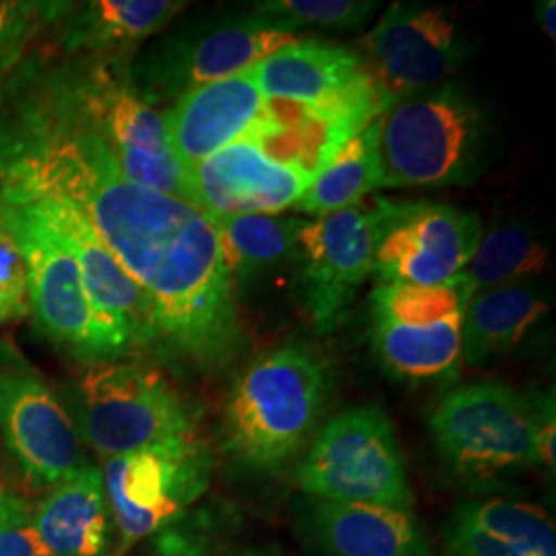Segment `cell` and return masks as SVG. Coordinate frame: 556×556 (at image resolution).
<instances>
[{"label": "cell", "mask_w": 556, "mask_h": 556, "mask_svg": "<svg viewBox=\"0 0 556 556\" xmlns=\"http://www.w3.org/2000/svg\"><path fill=\"white\" fill-rule=\"evenodd\" d=\"M0 188L79 208L149 299V355L211 374L248 349L215 225L192 202L124 178L29 56L0 79Z\"/></svg>", "instance_id": "cell-1"}, {"label": "cell", "mask_w": 556, "mask_h": 556, "mask_svg": "<svg viewBox=\"0 0 556 556\" xmlns=\"http://www.w3.org/2000/svg\"><path fill=\"white\" fill-rule=\"evenodd\" d=\"M36 71L62 103L112 151L132 184L188 200L186 169L167 139L163 112L140 100L128 62L80 54H31Z\"/></svg>", "instance_id": "cell-2"}, {"label": "cell", "mask_w": 556, "mask_h": 556, "mask_svg": "<svg viewBox=\"0 0 556 556\" xmlns=\"http://www.w3.org/2000/svg\"><path fill=\"white\" fill-rule=\"evenodd\" d=\"M491 157V116L457 83L396 100L378 118L381 188L466 186L484 174Z\"/></svg>", "instance_id": "cell-3"}, {"label": "cell", "mask_w": 556, "mask_h": 556, "mask_svg": "<svg viewBox=\"0 0 556 556\" xmlns=\"http://www.w3.org/2000/svg\"><path fill=\"white\" fill-rule=\"evenodd\" d=\"M330 392L328 369L303 344H285L252 361L223 410V447L248 470L273 472L314 433Z\"/></svg>", "instance_id": "cell-4"}, {"label": "cell", "mask_w": 556, "mask_h": 556, "mask_svg": "<svg viewBox=\"0 0 556 556\" xmlns=\"http://www.w3.org/2000/svg\"><path fill=\"white\" fill-rule=\"evenodd\" d=\"M295 41L298 34L254 11L200 17L142 46L128 62V75L140 100L155 110L169 108L200 85L239 75Z\"/></svg>", "instance_id": "cell-5"}, {"label": "cell", "mask_w": 556, "mask_h": 556, "mask_svg": "<svg viewBox=\"0 0 556 556\" xmlns=\"http://www.w3.org/2000/svg\"><path fill=\"white\" fill-rule=\"evenodd\" d=\"M77 406L79 435L105 459L199 439L178 390L142 363L89 365L77 381Z\"/></svg>", "instance_id": "cell-6"}, {"label": "cell", "mask_w": 556, "mask_h": 556, "mask_svg": "<svg viewBox=\"0 0 556 556\" xmlns=\"http://www.w3.org/2000/svg\"><path fill=\"white\" fill-rule=\"evenodd\" d=\"M0 219L25 260L36 328L68 357L87 365L108 363L77 256L40 199L0 188Z\"/></svg>", "instance_id": "cell-7"}, {"label": "cell", "mask_w": 556, "mask_h": 556, "mask_svg": "<svg viewBox=\"0 0 556 556\" xmlns=\"http://www.w3.org/2000/svg\"><path fill=\"white\" fill-rule=\"evenodd\" d=\"M429 427L439 454L464 480H497L540 464L538 400L505 383L457 388L439 400Z\"/></svg>", "instance_id": "cell-8"}, {"label": "cell", "mask_w": 556, "mask_h": 556, "mask_svg": "<svg viewBox=\"0 0 556 556\" xmlns=\"http://www.w3.org/2000/svg\"><path fill=\"white\" fill-rule=\"evenodd\" d=\"M298 478L301 491L318 501L396 509L413 505L394 427L376 406L351 408L330 420Z\"/></svg>", "instance_id": "cell-9"}, {"label": "cell", "mask_w": 556, "mask_h": 556, "mask_svg": "<svg viewBox=\"0 0 556 556\" xmlns=\"http://www.w3.org/2000/svg\"><path fill=\"white\" fill-rule=\"evenodd\" d=\"M371 211L378 282L447 285L472 258L482 233L475 213L445 202L376 199Z\"/></svg>", "instance_id": "cell-10"}, {"label": "cell", "mask_w": 556, "mask_h": 556, "mask_svg": "<svg viewBox=\"0 0 556 556\" xmlns=\"http://www.w3.org/2000/svg\"><path fill=\"white\" fill-rule=\"evenodd\" d=\"M374 211L363 204L301 220L293 252L303 312L318 332H334L374 264Z\"/></svg>", "instance_id": "cell-11"}, {"label": "cell", "mask_w": 556, "mask_h": 556, "mask_svg": "<svg viewBox=\"0 0 556 556\" xmlns=\"http://www.w3.org/2000/svg\"><path fill=\"white\" fill-rule=\"evenodd\" d=\"M367 73L388 100L438 87L466 59L456 13L425 2H394L363 41Z\"/></svg>", "instance_id": "cell-12"}, {"label": "cell", "mask_w": 556, "mask_h": 556, "mask_svg": "<svg viewBox=\"0 0 556 556\" xmlns=\"http://www.w3.org/2000/svg\"><path fill=\"white\" fill-rule=\"evenodd\" d=\"M0 431L34 486L56 484L85 462L73 417L36 367L0 340Z\"/></svg>", "instance_id": "cell-13"}, {"label": "cell", "mask_w": 556, "mask_h": 556, "mask_svg": "<svg viewBox=\"0 0 556 556\" xmlns=\"http://www.w3.org/2000/svg\"><path fill=\"white\" fill-rule=\"evenodd\" d=\"M211 459L199 439L108 457L103 486L126 544L172 523L206 486Z\"/></svg>", "instance_id": "cell-14"}, {"label": "cell", "mask_w": 556, "mask_h": 556, "mask_svg": "<svg viewBox=\"0 0 556 556\" xmlns=\"http://www.w3.org/2000/svg\"><path fill=\"white\" fill-rule=\"evenodd\" d=\"M29 197L40 199L48 217L59 225L77 256L85 295L100 328L108 361H119L135 353H151V305L139 282L124 270L79 208L64 200L38 194Z\"/></svg>", "instance_id": "cell-15"}, {"label": "cell", "mask_w": 556, "mask_h": 556, "mask_svg": "<svg viewBox=\"0 0 556 556\" xmlns=\"http://www.w3.org/2000/svg\"><path fill=\"white\" fill-rule=\"evenodd\" d=\"M390 105L392 101L374 79L324 103L266 100L260 118L245 135L256 140L268 157L298 167L314 179L349 140Z\"/></svg>", "instance_id": "cell-16"}, {"label": "cell", "mask_w": 556, "mask_h": 556, "mask_svg": "<svg viewBox=\"0 0 556 556\" xmlns=\"http://www.w3.org/2000/svg\"><path fill=\"white\" fill-rule=\"evenodd\" d=\"M312 176L268 157L250 135L186 172L188 202L208 219L277 215L295 206Z\"/></svg>", "instance_id": "cell-17"}, {"label": "cell", "mask_w": 556, "mask_h": 556, "mask_svg": "<svg viewBox=\"0 0 556 556\" xmlns=\"http://www.w3.org/2000/svg\"><path fill=\"white\" fill-rule=\"evenodd\" d=\"M264 103L250 68L200 85L174 101L163 110V122L179 165L188 172L241 139L256 124Z\"/></svg>", "instance_id": "cell-18"}, {"label": "cell", "mask_w": 556, "mask_h": 556, "mask_svg": "<svg viewBox=\"0 0 556 556\" xmlns=\"http://www.w3.org/2000/svg\"><path fill=\"white\" fill-rule=\"evenodd\" d=\"M184 7L179 0L46 2V25L54 27L64 54L130 60Z\"/></svg>", "instance_id": "cell-19"}, {"label": "cell", "mask_w": 556, "mask_h": 556, "mask_svg": "<svg viewBox=\"0 0 556 556\" xmlns=\"http://www.w3.org/2000/svg\"><path fill=\"white\" fill-rule=\"evenodd\" d=\"M305 528L330 556H431L410 509L314 498Z\"/></svg>", "instance_id": "cell-20"}, {"label": "cell", "mask_w": 556, "mask_h": 556, "mask_svg": "<svg viewBox=\"0 0 556 556\" xmlns=\"http://www.w3.org/2000/svg\"><path fill=\"white\" fill-rule=\"evenodd\" d=\"M250 71L264 100L293 103L337 100L371 80L358 52L314 40L282 46Z\"/></svg>", "instance_id": "cell-21"}, {"label": "cell", "mask_w": 556, "mask_h": 556, "mask_svg": "<svg viewBox=\"0 0 556 556\" xmlns=\"http://www.w3.org/2000/svg\"><path fill=\"white\" fill-rule=\"evenodd\" d=\"M447 556H556L553 519L530 503H462L445 530Z\"/></svg>", "instance_id": "cell-22"}, {"label": "cell", "mask_w": 556, "mask_h": 556, "mask_svg": "<svg viewBox=\"0 0 556 556\" xmlns=\"http://www.w3.org/2000/svg\"><path fill=\"white\" fill-rule=\"evenodd\" d=\"M108 530L103 475L89 462L56 482L34 514L41 556H100Z\"/></svg>", "instance_id": "cell-23"}, {"label": "cell", "mask_w": 556, "mask_h": 556, "mask_svg": "<svg viewBox=\"0 0 556 556\" xmlns=\"http://www.w3.org/2000/svg\"><path fill=\"white\" fill-rule=\"evenodd\" d=\"M551 312L534 280H521L472 295L462 309V361L482 365L514 351Z\"/></svg>", "instance_id": "cell-24"}, {"label": "cell", "mask_w": 556, "mask_h": 556, "mask_svg": "<svg viewBox=\"0 0 556 556\" xmlns=\"http://www.w3.org/2000/svg\"><path fill=\"white\" fill-rule=\"evenodd\" d=\"M374 316L371 344L381 367L404 381H447L462 363V312L429 326Z\"/></svg>", "instance_id": "cell-25"}, {"label": "cell", "mask_w": 556, "mask_h": 556, "mask_svg": "<svg viewBox=\"0 0 556 556\" xmlns=\"http://www.w3.org/2000/svg\"><path fill=\"white\" fill-rule=\"evenodd\" d=\"M551 258L546 239L532 223L501 220L482 229L477 250L452 285L464 307L472 295L538 277Z\"/></svg>", "instance_id": "cell-26"}, {"label": "cell", "mask_w": 556, "mask_h": 556, "mask_svg": "<svg viewBox=\"0 0 556 556\" xmlns=\"http://www.w3.org/2000/svg\"><path fill=\"white\" fill-rule=\"evenodd\" d=\"M374 190H381L378 119L349 140L337 157L312 179L295 208L321 217L358 206Z\"/></svg>", "instance_id": "cell-27"}, {"label": "cell", "mask_w": 556, "mask_h": 556, "mask_svg": "<svg viewBox=\"0 0 556 556\" xmlns=\"http://www.w3.org/2000/svg\"><path fill=\"white\" fill-rule=\"evenodd\" d=\"M303 219L278 215H238L211 219L219 236L220 252L233 282L262 277L291 262Z\"/></svg>", "instance_id": "cell-28"}, {"label": "cell", "mask_w": 556, "mask_h": 556, "mask_svg": "<svg viewBox=\"0 0 556 556\" xmlns=\"http://www.w3.org/2000/svg\"><path fill=\"white\" fill-rule=\"evenodd\" d=\"M464 309L452 282L438 287L378 282L371 293V314L406 326H429Z\"/></svg>", "instance_id": "cell-29"}, {"label": "cell", "mask_w": 556, "mask_h": 556, "mask_svg": "<svg viewBox=\"0 0 556 556\" xmlns=\"http://www.w3.org/2000/svg\"><path fill=\"white\" fill-rule=\"evenodd\" d=\"M378 7L367 0H264L254 4V13L293 34L301 27L355 31L376 15Z\"/></svg>", "instance_id": "cell-30"}, {"label": "cell", "mask_w": 556, "mask_h": 556, "mask_svg": "<svg viewBox=\"0 0 556 556\" xmlns=\"http://www.w3.org/2000/svg\"><path fill=\"white\" fill-rule=\"evenodd\" d=\"M46 25V2L0 0V75L9 73Z\"/></svg>", "instance_id": "cell-31"}, {"label": "cell", "mask_w": 556, "mask_h": 556, "mask_svg": "<svg viewBox=\"0 0 556 556\" xmlns=\"http://www.w3.org/2000/svg\"><path fill=\"white\" fill-rule=\"evenodd\" d=\"M29 318L27 268L17 241L0 219V326Z\"/></svg>", "instance_id": "cell-32"}, {"label": "cell", "mask_w": 556, "mask_h": 556, "mask_svg": "<svg viewBox=\"0 0 556 556\" xmlns=\"http://www.w3.org/2000/svg\"><path fill=\"white\" fill-rule=\"evenodd\" d=\"M0 556H41L34 511L11 491H0Z\"/></svg>", "instance_id": "cell-33"}, {"label": "cell", "mask_w": 556, "mask_h": 556, "mask_svg": "<svg viewBox=\"0 0 556 556\" xmlns=\"http://www.w3.org/2000/svg\"><path fill=\"white\" fill-rule=\"evenodd\" d=\"M155 556H250L229 553L227 548L215 546L202 536L197 534H186L179 530H169L161 534L157 544H155Z\"/></svg>", "instance_id": "cell-34"}, {"label": "cell", "mask_w": 556, "mask_h": 556, "mask_svg": "<svg viewBox=\"0 0 556 556\" xmlns=\"http://www.w3.org/2000/svg\"><path fill=\"white\" fill-rule=\"evenodd\" d=\"M534 13H536L538 25L542 27V31L546 34V38H551V40H555L556 38V2L555 0H542V2H538L536 9H534Z\"/></svg>", "instance_id": "cell-35"}]
</instances>
